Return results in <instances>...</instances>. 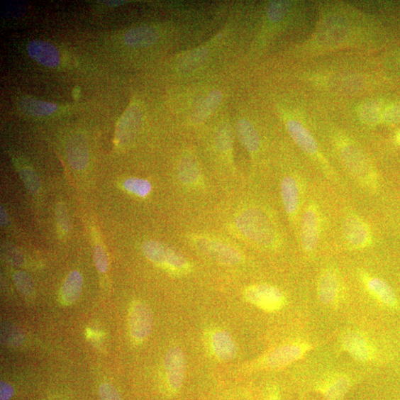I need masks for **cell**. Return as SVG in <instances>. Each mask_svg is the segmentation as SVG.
Returning <instances> with one entry per match:
<instances>
[{
	"mask_svg": "<svg viewBox=\"0 0 400 400\" xmlns=\"http://www.w3.org/2000/svg\"><path fill=\"white\" fill-rule=\"evenodd\" d=\"M126 190L138 196L145 197L152 191V185L143 179L130 178L124 182Z\"/></svg>",
	"mask_w": 400,
	"mask_h": 400,
	"instance_id": "4316f807",
	"label": "cell"
},
{
	"mask_svg": "<svg viewBox=\"0 0 400 400\" xmlns=\"http://www.w3.org/2000/svg\"><path fill=\"white\" fill-rule=\"evenodd\" d=\"M4 253L8 260L16 265H23L24 263V257L21 252L14 247L8 245L4 247Z\"/></svg>",
	"mask_w": 400,
	"mask_h": 400,
	"instance_id": "d590c367",
	"label": "cell"
},
{
	"mask_svg": "<svg viewBox=\"0 0 400 400\" xmlns=\"http://www.w3.org/2000/svg\"><path fill=\"white\" fill-rule=\"evenodd\" d=\"M93 257L96 269L99 272L105 273L109 267V262L104 248L97 244L93 248Z\"/></svg>",
	"mask_w": 400,
	"mask_h": 400,
	"instance_id": "d6a6232c",
	"label": "cell"
},
{
	"mask_svg": "<svg viewBox=\"0 0 400 400\" xmlns=\"http://www.w3.org/2000/svg\"><path fill=\"white\" fill-rule=\"evenodd\" d=\"M158 38V32L155 28L143 26L128 30L124 36V41L131 48H144L156 43Z\"/></svg>",
	"mask_w": 400,
	"mask_h": 400,
	"instance_id": "ac0fdd59",
	"label": "cell"
},
{
	"mask_svg": "<svg viewBox=\"0 0 400 400\" xmlns=\"http://www.w3.org/2000/svg\"><path fill=\"white\" fill-rule=\"evenodd\" d=\"M289 6V3L284 1L271 3L268 7V11H267L269 19L272 22L281 21L287 13Z\"/></svg>",
	"mask_w": 400,
	"mask_h": 400,
	"instance_id": "4dcf8cb0",
	"label": "cell"
},
{
	"mask_svg": "<svg viewBox=\"0 0 400 400\" xmlns=\"http://www.w3.org/2000/svg\"><path fill=\"white\" fill-rule=\"evenodd\" d=\"M280 190L286 212L291 218H296L301 199V190L297 180L291 176L286 177L281 182Z\"/></svg>",
	"mask_w": 400,
	"mask_h": 400,
	"instance_id": "e0dca14e",
	"label": "cell"
},
{
	"mask_svg": "<svg viewBox=\"0 0 400 400\" xmlns=\"http://www.w3.org/2000/svg\"><path fill=\"white\" fill-rule=\"evenodd\" d=\"M24 339V333L18 327L9 323H2L1 340L4 345L18 347L23 343Z\"/></svg>",
	"mask_w": 400,
	"mask_h": 400,
	"instance_id": "484cf974",
	"label": "cell"
},
{
	"mask_svg": "<svg viewBox=\"0 0 400 400\" xmlns=\"http://www.w3.org/2000/svg\"><path fill=\"white\" fill-rule=\"evenodd\" d=\"M363 283L367 290L383 305L396 309L398 300L395 292L387 282L380 278L364 275Z\"/></svg>",
	"mask_w": 400,
	"mask_h": 400,
	"instance_id": "2e32d148",
	"label": "cell"
},
{
	"mask_svg": "<svg viewBox=\"0 0 400 400\" xmlns=\"http://www.w3.org/2000/svg\"><path fill=\"white\" fill-rule=\"evenodd\" d=\"M13 389L6 382H1L0 385V400H9L13 395Z\"/></svg>",
	"mask_w": 400,
	"mask_h": 400,
	"instance_id": "8d00e7d4",
	"label": "cell"
},
{
	"mask_svg": "<svg viewBox=\"0 0 400 400\" xmlns=\"http://www.w3.org/2000/svg\"><path fill=\"white\" fill-rule=\"evenodd\" d=\"M19 106L25 113L37 116L51 115L58 109V106L55 104L30 97L21 98Z\"/></svg>",
	"mask_w": 400,
	"mask_h": 400,
	"instance_id": "cb8c5ba5",
	"label": "cell"
},
{
	"mask_svg": "<svg viewBox=\"0 0 400 400\" xmlns=\"http://www.w3.org/2000/svg\"><path fill=\"white\" fill-rule=\"evenodd\" d=\"M343 233L350 247L362 249L372 242V233L368 224L356 214H350L345 220Z\"/></svg>",
	"mask_w": 400,
	"mask_h": 400,
	"instance_id": "9c48e42d",
	"label": "cell"
},
{
	"mask_svg": "<svg viewBox=\"0 0 400 400\" xmlns=\"http://www.w3.org/2000/svg\"><path fill=\"white\" fill-rule=\"evenodd\" d=\"M0 216H1V218H0V221H1V226L3 227L6 226L9 223V218L6 211L3 206H1V211H0Z\"/></svg>",
	"mask_w": 400,
	"mask_h": 400,
	"instance_id": "74e56055",
	"label": "cell"
},
{
	"mask_svg": "<svg viewBox=\"0 0 400 400\" xmlns=\"http://www.w3.org/2000/svg\"><path fill=\"white\" fill-rule=\"evenodd\" d=\"M82 277L79 272L74 271L67 277L61 290V296L65 304L72 305L77 302L82 292Z\"/></svg>",
	"mask_w": 400,
	"mask_h": 400,
	"instance_id": "44dd1931",
	"label": "cell"
},
{
	"mask_svg": "<svg viewBox=\"0 0 400 400\" xmlns=\"http://www.w3.org/2000/svg\"><path fill=\"white\" fill-rule=\"evenodd\" d=\"M210 346L212 354L220 361L228 362L237 357V344L227 330L213 331L210 338Z\"/></svg>",
	"mask_w": 400,
	"mask_h": 400,
	"instance_id": "8fae6325",
	"label": "cell"
},
{
	"mask_svg": "<svg viewBox=\"0 0 400 400\" xmlns=\"http://www.w3.org/2000/svg\"><path fill=\"white\" fill-rule=\"evenodd\" d=\"M215 141L221 152H227L232 147V131L229 126L223 125L216 130Z\"/></svg>",
	"mask_w": 400,
	"mask_h": 400,
	"instance_id": "f1b7e54d",
	"label": "cell"
},
{
	"mask_svg": "<svg viewBox=\"0 0 400 400\" xmlns=\"http://www.w3.org/2000/svg\"><path fill=\"white\" fill-rule=\"evenodd\" d=\"M19 172L28 190L32 194H37L40 189V182L35 170L25 166L21 167Z\"/></svg>",
	"mask_w": 400,
	"mask_h": 400,
	"instance_id": "83f0119b",
	"label": "cell"
},
{
	"mask_svg": "<svg viewBox=\"0 0 400 400\" xmlns=\"http://www.w3.org/2000/svg\"><path fill=\"white\" fill-rule=\"evenodd\" d=\"M27 51L33 60L48 68H55L60 65L59 51L51 43L42 40H33L28 45Z\"/></svg>",
	"mask_w": 400,
	"mask_h": 400,
	"instance_id": "9a60e30c",
	"label": "cell"
},
{
	"mask_svg": "<svg viewBox=\"0 0 400 400\" xmlns=\"http://www.w3.org/2000/svg\"><path fill=\"white\" fill-rule=\"evenodd\" d=\"M142 122V112L137 105L130 106L122 116L116 130V142L127 145L135 138Z\"/></svg>",
	"mask_w": 400,
	"mask_h": 400,
	"instance_id": "30bf717a",
	"label": "cell"
},
{
	"mask_svg": "<svg viewBox=\"0 0 400 400\" xmlns=\"http://www.w3.org/2000/svg\"><path fill=\"white\" fill-rule=\"evenodd\" d=\"M240 231L248 240L263 247H271L276 241L274 228L267 216L253 209L240 213L235 220Z\"/></svg>",
	"mask_w": 400,
	"mask_h": 400,
	"instance_id": "6da1fadb",
	"label": "cell"
},
{
	"mask_svg": "<svg viewBox=\"0 0 400 400\" xmlns=\"http://www.w3.org/2000/svg\"><path fill=\"white\" fill-rule=\"evenodd\" d=\"M238 138L249 152H256L260 146V140L255 128L246 120H240L237 124Z\"/></svg>",
	"mask_w": 400,
	"mask_h": 400,
	"instance_id": "7402d4cb",
	"label": "cell"
},
{
	"mask_svg": "<svg viewBox=\"0 0 400 400\" xmlns=\"http://www.w3.org/2000/svg\"><path fill=\"white\" fill-rule=\"evenodd\" d=\"M208 50L206 48H199L194 50L186 56L182 57L179 62V68L182 71L193 70L201 65L208 57Z\"/></svg>",
	"mask_w": 400,
	"mask_h": 400,
	"instance_id": "d4e9b609",
	"label": "cell"
},
{
	"mask_svg": "<svg viewBox=\"0 0 400 400\" xmlns=\"http://www.w3.org/2000/svg\"><path fill=\"white\" fill-rule=\"evenodd\" d=\"M247 302L269 313L277 312L287 304V298L278 288L268 284L249 287L243 292Z\"/></svg>",
	"mask_w": 400,
	"mask_h": 400,
	"instance_id": "277c9868",
	"label": "cell"
},
{
	"mask_svg": "<svg viewBox=\"0 0 400 400\" xmlns=\"http://www.w3.org/2000/svg\"><path fill=\"white\" fill-rule=\"evenodd\" d=\"M321 221L319 209L315 203H309L303 213L301 221L302 246L306 253H312L318 245L321 235Z\"/></svg>",
	"mask_w": 400,
	"mask_h": 400,
	"instance_id": "8992f818",
	"label": "cell"
},
{
	"mask_svg": "<svg viewBox=\"0 0 400 400\" xmlns=\"http://www.w3.org/2000/svg\"><path fill=\"white\" fill-rule=\"evenodd\" d=\"M128 319L130 335L136 343H143L151 335L154 327V315L147 304L140 301L133 303L130 309Z\"/></svg>",
	"mask_w": 400,
	"mask_h": 400,
	"instance_id": "5b68a950",
	"label": "cell"
},
{
	"mask_svg": "<svg viewBox=\"0 0 400 400\" xmlns=\"http://www.w3.org/2000/svg\"><path fill=\"white\" fill-rule=\"evenodd\" d=\"M304 343H291L279 346L267 355L264 360L266 368L279 370L285 368L301 359L310 350Z\"/></svg>",
	"mask_w": 400,
	"mask_h": 400,
	"instance_id": "ba28073f",
	"label": "cell"
},
{
	"mask_svg": "<svg viewBox=\"0 0 400 400\" xmlns=\"http://www.w3.org/2000/svg\"><path fill=\"white\" fill-rule=\"evenodd\" d=\"M100 400H122L118 391L110 383H103L99 389Z\"/></svg>",
	"mask_w": 400,
	"mask_h": 400,
	"instance_id": "e575fe53",
	"label": "cell"
},
{
	"mask_svg": "<svg viewBox=\"0 0 400 400\" xmlns=\"http://www.w3.org/2000/svg\"><path fill=\"white\" fill-rule=\"evenodd\" d=\"M66 152L72 168L77 171L84 170L89 162L87 141L81 133H74L67 142Z\"/></svg>",
	"mask_w": 400,
	"mask_h": 400,
	"instance_id": "5bb4252c",
	"label": "cell"
},
{
	"mask_svg": "<svg viewBox=\"0 0 400 400\" xmlns=\"http://www.w3.org/2000/svg\"><path fill=\"white\" fill-rule=\"evenodd\" d=\"M164 368L170 390L174 393L178 392L184 382L187 372L184 352L179 347L170 348L165 356Z\"/></svg>",
	"mask_w": 400,
	"mask_h": 400,
	"instance_id": "52a82bcc",
	"label": "cell"
},
{
	"mask_svg": "<svg viewBox=\"0 0 400 400\" xmlns=\"http://www.w3.org/2000/svg\"><path fill=\"white\" fill-rule=\"evenodd\" d=\"M80 96V89L77 87L73 91V96L75 99H77Z\"/></svg>",
	"mask_w": 400,
	"mask_h": 400,
	"instance_id": "ab89813d",
	"label": "cell"
},
{
	"mask_svg": "<svg viewBox=\"0 0 400 400\" xmlns=\"http://www.w3.org/2000/svg\"><path fill=\"white\" fill-rule=\"evenodd\" d=\"M56 214L60 230L65 233H69L71 229V223L69 214L63 204L57 205Z\"/></svg>",
	"mask_w": 400,
	"mask_h": 400,
	"instance_id": "836d02e7",
	"label": "cell"
},
{
	"mask_svg": "<svg viewBox=\"0 0 400 400\" xmlns=\"http://www.w3.org/2000/svg\"><path fill=\"white\" fill-rule=\"evenodd\" d=\"M143 252L150 261L172 274L185 275L191 271V264L184 256L161 243L146 241Z\"/></svg>",
	"mask_w": 400,
	"mask_h": 400,
	"instance_id": "7a4b0ae2",
	"label": "cell"
},
{
	"mask_svg": "<svg viewBox=\"0 0 400 400\" xmlns=\"http://www.w3.org/2000/svg\"><path fill=\"white\" fill-rule=\"evenodd\" d=\"M223 99V94L220 91H213L203 104L200 105L192 116L194 123H200L206 121L209 116L218 108Z\"/></svg>",
	"mask_w": 400,
	"mask_h": 400,
	"instance_id": "603a6c76",
	"label": "cell"
},
{
	"mask_svg": "<svg viewBox=\"0 0 400 400\" xmlns=\"http://www.w3.org/2000/svg\"><path fill=\"white\" fill-rule=\"evenodd\" d=\"M191 242L200 253L221 264L236 265L243 261V256L236 248L221 240L194 236Z\"/></svg>",
	"mask_w": 400,
	"mask_h": 400,
	"instance_id": "3957f363",
	"label": "cell"
},
{
	"mask_svg": "<svg viewBox=\"0 0 400 400\" xmlns=\"http://www.w3.org/2000/svg\"><path fill=\"white\" fill-rule=\"evenodd\" d=\"M13 280L16 288L23 295L28 296L33 291V283L28 274L25 272H16L13 275Z\"/></svg>",
	"mask_w": 400,
	"mask_h": 400,
	"instance_id": "1f68e13d",
	"label": "cell"
},
{
	"mask_svg": "<svg viewBox=\"0 0 400 400\" xmlns=\"http://www.w3.org/2000/svg\"><path fill=\"white\" fill-rule=\"evenodd\" d=\"M287 129L294 142L309 155H315L318 152V146L311 133L296 121H289Z\"/></svg>",
	"mask_w": 400,
	"mask_h": 400,
	"instance_id": "d6986e66",
	"label": "cell"
},
{
	"mask_svg": "<svg viewBox=\"0 0 400 400\" xmlns=\"http://www.w3.org/2000/svg\"><path fill=\"white\" fill-rule=\"evenodd\" d=\"M342 345L345 351L359 361H369L373 357V349L369 341L356 331H349L342 338Z\"/></svg>",
	"mask_w": 400,
	"mask_h": 400,
	"instance_id": "4fadbf2b",
	"label": "cell"
},
{
	"mask_svg": "<svg viewBox=\"0 0 400 400\" xmlns=\"http://www.w3.org/2000/svg\"><path fill=\"white\" fill-rule=\"evenodd\" d=\"M348 387V381L341 377L335 379L330 383L326 390V396L328 400H338L345 393Z\"/></svg>",
	"mask_w": 400,
	"mask_h": 400,
	"instance_id": "f546056e",
	"label": "cell"
},
{
	"mask_svg": "<svg viewBox=\"0 0 400 400\" xmlns=\"http://www.w3.org/2000/svg\"><path fill=\"white\" fill-rule=\"evenodd\" d=\"M177 174L183 185H196L199 181L200 172L195 159L191 155L183 157L179 163Z\"/></svg>",
	"mask_w": 400,
	"mask_h": 400,
	"instance_id": "ffe728a7",
	"label": "cell"
},
{
	"mask_svg": "<svg viewBox=\"0 0 400 400\" xmlns=\"http://www.w3.org/2000/svg\"><path fill=\"white\" fill-rule=\"evenodd\" d=\"M341 294V283L338 273L332 270H325L318 282V295L326 306L337 304Z\"/></svg>",
	"mask_w": 400,
	"mask_h": 400,
	"instance_id": "7c38bea8",
	"label": "cell"
},
{
	"mask_svg": "<svg viewBox=\"0 0 400 400\" xmlns=\"http://www.w3.org/2000/svg\"><path fill=\"white\" fill-rule=\"evenodd\" d=\"M126 3V1H115V0L114 1H112V0H111V1H104V4L111 8L121 6L125 4Z\"/></svg>",
	"mask_w": 400,
	"mask_h": 400,
	"instance_id": "f35d334b",
	"label": "cell"
}]
</instances>
